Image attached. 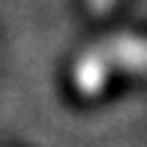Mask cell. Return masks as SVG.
<instances>
[{"instance_id": "7a4b0ae2", "label": "cell", "mask_w": 147, "mask_h": 147, "mask_svg": "<svg viewBox=\"0 0 147 147\" xmlns=\"http://www.w3.org/2000/svg\"><path fill=\"white\" fill-rule=\"evenodd\" d=\"M111 3H114V0H90V9L93 12H108Z\"/></svg>"}, {"instance_id": "6da1fadb", "label": "cell", "mask_w": 147, "mask_h": 147, "mask_svg": "<svg viewBox=\"0 0 147 147\" xmlns=\"http://www.w3.org/2000/svg\"><path fill=\"white\" fill-rule=\"evenodd\" d=\"M114 69L123 72H147V39L117 36L105 45H96L75 63V87L81 93H99Z\"/></svg>"}]
</instances>
